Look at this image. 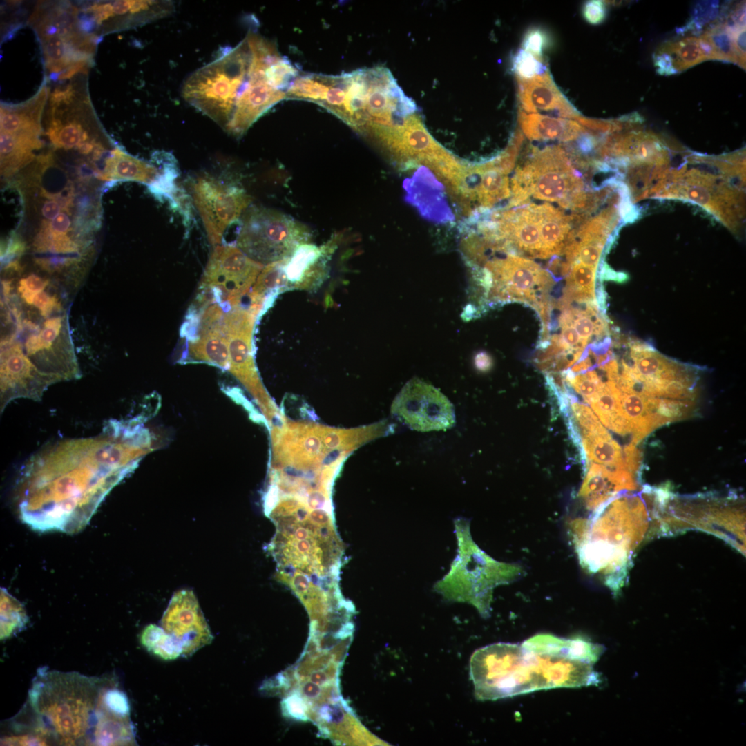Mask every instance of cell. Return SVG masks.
<instances>
[{"instance_id": "6da1fadb", "label": "cell", "mask_w": 746, "mask_h": 746, "mask_svg": "<svg viewBox=\"0 0 746 746\" xmlns=\"http://www.w3.org/2000/svg\"><path fill=\"white\" fill-rule=\"evenodd\" d=\"M152 450L151 434L140 417L109 420L94 437L46 445L19 474L21 519L39 531H79L111 490Z\"/></svg>"}, {"instance_id": "7a4b0ae2", "label": "cell", "mask_w": 746, "mask_h": 746, "mask_svg": "<svg viewBox=\"0 0 746 746\" xmlns=\"http://www.w3.org/2000/svg\"><path fill=\"white\" fill-rule=\"evenodd\" d=\"M281 57L274 43L249 30L236 46L224 48L188 77L182 97L230 134L242 136L286 99L267 76L268 68Z\"/></svg>"}, {"instance_id": "3957f363", "label": "cell", "mask_w": 746, "mask_h": 746, "mask_svg": "<svg viewBox=\"0 0 746 746\" xmlns=\"http://www.w3.org/2000/svg\"><path fill=\"white\" fill-rule=\"evenodd\" d=\"M585 643L537 635L521 644L497 643L479 649L472 663L475 687L484 700L598 682Z\"/></svg>"}, {"instance_id": "277c9868", "label": "cell", "mask_w": 746, "mask_h": 746, "mask_svg": "<svg viewBox=\"0 0 746 746\" xmlns=\"http://www.w3.org/2000/svg\"><path fill=\"white\" fill-rule=\"evenodd\" d=\"M112 682L107 678L41 668L28 694L35 733L64 745H135L130 716L115 714L105 702Z\"/></svg>"}, {"instance_id": "5b68a950", "label": "cell", "mask_w": 746, "mask_h": 746, "mask_svg": "<svg viewBox=\"0 0 746 746\" xmlns=\"http://www.w3.org/2000/svg\"><path fill=\"white\" fill-rule=\"evenodd\" d=\"M573 224L571 214L550 203L527 202L495 212L480 229L496 250L546 259L563 254Z\"/></svg>"}, {"instance_id": "8992f818", "label": "cell", "mask_w": 746, "mask_h": 746, "mask_svg": "<svg viewBox=\"0 0 746 746\" xmlns=\"http://www.w3.org/2000/svg\"><path fill=\"white\" fill-rule=\"evenodd\" d=\"M582 175L559 147L534 150L515 169L510 182L511 196L506 208L530 202V198L557 202L576 213L586 206Z\"/></svg>"}, {"instance_id": "52a82bcc", "label": "cell", "mask_w": 746, "mask_h": 746, "mask_svg": "<svg viewBox=\"0 0 746 746\" xmlns=\"http://www.w3.org/2000/svg\"><path fill=\"white\" fill-rule=\"evenodd\" d=\"M312 232L303 223L278 211L252 206L246 209L236 246L264 266L290 257L310 242Z\"/></svg>"}, {"instance_id": "ba28073f", "label": "cell", "mask_w": 746, "mask_h": 746, "mask_svg": "<svg viewBox=\"0 0 746 746\" xmlns=\"http://www.w3.org/2000/svg\"><path fill=\"white\" fill-rule=\"evenodd\" d=\"M1 335L16 338L32 365L54 383L81 376L68 314L48 318L30 330Z\"/></svg>"}, {"instance_id": "9c48e42d", "label": "cell", "mask_w": 746, "mask_h": 746, "mask_svg": "<svg viewBox=\"0 0 746 746\" xmlns=\"http://www.w3.org/2000/svg\"><path fill=\"white\" fill-rule=\"evenodd\" d=\"M482 282L492 300L522 302L537 312L549 303L547 293L554 284L550 274L537 263L511 254L488 261Z\"/></svg>"}, {"instance_id": "30bf717a", "label": "cell", "mask_w": 746, "mask_h": 746, "mask_svg": "<svg viewBox=\"0 0 746 746\" xmlns=\"http://www.w3.org/2000/svg\"><path fill=\"white\" fill-rule=\"evenodd\" d=\"M263 267L236 245H218L209 257L200 288L212 301L233 307L241 305Z\"/></svg>"}, {"instance_id": "8fae6325", "label": "cell", "mask_w": 746, "mask_h": 746, "mask_svg": "<svg viewBox=\"0 0 746 746\" xmlns=\"http://www.w3.org/2000/svg\"><path fill=\"white\" fill-rule=\"evenodd\" d=\"M192 195L209 241L216 246L221 243L226 229L240 218L251 202L240 186L208 175L193 182Z\"/></svg>"}, {"instance_id": "7c38bea8", "label": "cell", "mask_w": 746, "mask_h": 746, "mask_svg": "<svg viewBox=\"0 0 746 746\" xmlns=\"http://www.w3.org/2000/svg\"><path fill=\"white\" fill-rule=\"evenodd\" d=\"M256 321L252 314H244L227 324L228 370L252 396L270 427L282 418L283 414L266 390L255 364L253 333Z\"/></svg>"}, {"instance_id": "4fadbf2b", "label": "cell", "mask_w": 746, "mask_h": 746, "mask_svg": "<svg viewBox=\"0 0 746 746\" xmlns=\"http://www.w3.org/2000/svg\"><path fill=\"white\" fill-rule=\"evenodd\" d=\"M392 412L410 428L428 432L452 428L455 422L453 405L438 389L414 378L393 401Z\"/></svg>"}, {"instance_id": "5bb4252c", "label": "cell", "mask_w": 746, "mask_h": 746, "mask_svg": "<svg viewBox=\"0 0 746 746\" xmlns=\"http://www.w3.org/2000/svg\"><path fill=\"white\" fill-rule=\"evenodd\" d=\"M0 370L1 412L17 399L39 401L47 388L55 383L32 365L20 343L10 336H1Z\"/></svg>"}, {"instance_id": "9a60e30c", "label": "cell", "mask_w": 746, "mask_h": 746, "mask_svg": "<svg viewBox=\"0 0 746 746\" xmlns=\"http://www.w3.org/2000/svg\"><path fill=\"white\" fill-rule=\"evenodd\" d=\"M162 627L180 642L184 657L210 644L213 636L191 590L178 591L172 596L161 620Z\"/></svg>"}, {"instance_id": "2e32d148", "label": "cell", "mask_w": 746, "mask_h": 746, "mask_svg": "<svg viewBox=\"0 0 746 746\" xmlns=\"http://www.w3.org/2000/svg\"><path fill=\"white\" fill-rule=\"evenodd\" d=\"M343 237L334 233L320 246L307 242L299 246L292 255L283 260L287 291H314L329 276V262Z\"/></svg>"}, {"instance_id": "e0dca14e", "label": "cell", "mask_w": 746, "mask_h": 746, "mask_svg": "<svg viewBox=\"0 0 746 746\" xmlns=\"http://www.w3.org/2000/svg\"><path fill=\"white\" fill-rule=\"evenodd\" d=\"M43 86L37 93L23 103L1 105V133L39 136L40 119L47 100L48 90Z\"/></svg>"}, {"instance_id": "ac0fdd59", "label": "cell", "mask_w": 746, "mask_h": 746, "mask_svg": "<svg viewBox=\"0 0 746 746\" xmlns=\"http://www.w3.org/2000/svg\"><path fill=\"white\" fill-rule=\"evenodd\" d=\"M182 363H204L229 370V352L227 336L210 332L189 341L180 358Z\"/></svg>"}, {"instance_id": "d6986e66", "label": "cell", "mask_w": 746, "mask_h": 746, "mask_svg": "<svg viewBox=\"0 0 746 746\" xmlns=\"http://www.w3.org/2000/svg\"><path fill=\"white\" fill-rule=\"evenodd\" d=\"M159 173L154 166L115 149L107 160L104 176L109 180H133L149 186Z\"/></svg>"}, {"instance_id": "ffe728a7", "label": "cell", "mask_w": 746, "mask_h": 746, "mask_svg": "<svg viewBox=\"0 0 746 746\" xmlns=\"http://www.w3.org/2000/svg\"><path fill=\"white\" fill-rule=\"evenodd\" d=\"M581 433L582 447L589 460L614 470H626L621 448L605 428Z\"/></svg>"}, {"instance_id": "44dd1931", "label": "cell", "mask_w": 746, "mask_h": 746, "mask_svg": "<svg viewBox=\"0 0 746 746\" xmlns=\"http://www.w3.org/2000/svg\"><path fill=\"white\" fill-rule=\"evenodd\" d=\"M526 135L533 140H559L568 141L575 138L581 127L575 122L550 118L537 115L526 116L522 120Z\"/></svg>"}, {"instance_id": "7402d4cb", "label": "cell", "mask_w": 746, "mask_h": 746, "mask_svg": "<svg viewBox=\"0 0 746 746\" xmlns=\"http://www.w3.org/2000/svg\"><path fill=\"white\" fill-rule=\"evenodd\" d=\"M41 146L38 136L1 133V162L6 172H12L29 162L32 151Z\"/></svg>"}, {"instance_id": "603a6c76", "label": "cell", "mask_w": 746, "mask_h": 746, "mask_svg": "<svg viewBox=\"0 0 746 746\" xmlns=\"http://www.w3.org/2000/svg\"><path fill=\"white\" fill-rule=\"evenodd\" d=\"M568 268L561 300L567 303H594L596 268L579 262L571 264Z\"/></svg>"}, {"instance_id": "cb8c5ba5", "label": "cell", "mask_w": 746, "mask_h": 746, "mask_svg": "<svg viewBox=\"0 0 746 746\" xmlns=\"http://www.w3.org/2000/svg\"><path fill=\"white\" fill-rule=\"evenodd\" d=\"M612 487L618 490L613 479L612 471L602 465L591 463L579 495L588 507L592 508L609 495Z\"/></svg>"}, {"instance_id": "d4e9b609", "label": "cell", "mask_w": 746, "mask_h": 746, "mask_svg": "<svg viewBox=\"0 0 746 746\" xmlns=\"http://www.w3.org/2000/svg\"><path fill=\"white\" fill-rule=\"evenodd\" d=\"M659 50L668 55L675 73L681 72L705 60L698 38L689 37L664 43Z\"/></svg>"}, {"instance_id": "484cf974", "label": "cell", "mask_w": 746, "mask_h": 746, "mask_svg": "<svg viewBox=\"0 0 746 746\" xmlns=\"http://www.w3.org/2000/svg\"><path fill=\"white\" fill-rule=\"evenodd\" d=\"M140 642L149 652L165 660H174L182 655L180 642L162 627L153 624L143 629Z\"/></svg>"}, {"instance_id": "4316f807", "label": "cell", "mask_w": 746, "mask_h": 746, "mask_svg": "<svg viewBox=\"0 0 746 746\" xmlns=\"http://www.w3.org/2000/svg\"><path fill=\"white\" fill-rule=\"evenodd\" d=\"M0 611L1 640L10 638L25 628L28 618L23 605L4 588H1Z\"/></svg>"}, {"instance_id": "83f0119b", "label": "cell", "mask_w": 746, "mask_h": 746, "mask_svg": "<svg viewBox=\"0 0 746 746\" xmlns=\"http://www.w3.org/2000/svg\"><path fill=\"white\" fill-rule=\"evenodd\" d=\"M620 396V391L614 382L609 380L589 403L601 422L609 428L618 418L624 416Z\"/></svg>"}, {"instance_id": "f1b7e54d", "label": "cell", "mask_w": 746, "mask_h": 746, "mask_svg": "<svg viewBox=\"0 0 746 746\" xmlns=\"http://www.w3.org/2000/svg\"><path fill=\"white\" fill-rule=\"evenodd\" d=\"M712 50L713 59L727 61L738 64L734 39L729 26L719 24L702 35Z\"/></svg>"}, {"instance_id": "f546056e", "label": "cell", "mask_w": 746, "mask_h": 746, "mask_svg": "<svg viewBox=\"0 0 746 746\" xmlns=\"http://www.w3.org/2000/svg\"><path fill=\"white\" fill-rule=\"evenodd\" d=\"M564 373L565 374L564 380L588 403L597 396L604 384L594 371H590L584 374H573L568 370Z\"/></svg>"}, {"instance_id": "4dcf8cb0", "label": "cell", "mask_w": 746, "mask_h": 746, "mask_svg": "<svg viewBox=\"0 0 746 746\" xmlns=\"http://www.w3.org/2000/svg\"><path fill=\"white\" fill-rule=\"evenodd\" d=\"M536 87L526 88V93L524 95V104L528 106L530 108L528 110H533L534 107H539L542 109H548L550 106L557 102V97L555 93L553 92V89L545 85L537 84H535Z\"/></svg>"}, {"instance_id": "1f68e13d", "label": "cell", "mask_w": 746, "mask_h": 746, "mask_svg": "<svg viewBox=\"0 0 746 746\" xmlns=\"http://www.w3.org/2000/svg\"><path fill=\"white\" fill-rule=\"evenodd\" d=\"M515 68L520 75L529 78L541 70L542 65L529 52L521 50L516 59Z\"/></svg>"}, {"instance_id": "d6a6232c", "label": "cell", "mask_w": 746, "mask_h": 746, "mask_svg": "<svg viewBox=\"0 0 746 746\" xmlns=\"http://www.w3.org/2000/svg\"><path fill=\"white\" fill-rule=\"evenodd\" d=\"M48 740L35 733L13 735L1 738V745H46Z\"/></svg>"}, {"instance_id": "836d02e7", "label": "cell", "mask_w": 746, "mask_h": 746, "mask_svg": "<svg viewBox=\"0 0 746 746\" xmlns=\"http://www.w3.org/2000/svg\"><path fill=\"white\" fill-rule=\"evenodd\" d=\"M605 7L602 1H591L584 6V17L591 23L597 24L601 23L605 17Z\"/></svg>"}, {"instance_id": "e575fe53", "label": "cell", "mask_w": 746, "mask_h": 746, "mask_svg": "<svg viewBox=\"0 0 746 746\" xmlns=\"http://www.w3.org/2000/svg\"><path fill=\"white\" fill-rule=\"evenodd\" d=\"M624 461L625 466L629 470H636L640 460V454L636 444L633 442L628 444L624 450Z\"/></svg>"}, {"instance_id": "d590c367", "label": "cell", "mask_w": 746, "mask_h": 746, "mask_svg": "<svg viewBox=\"0 0 746 746\" xmlns=\"http://www.w3.org/2000/svg\"><path fill=\"white\" fill-rule=\"evenodd\" d=\"M543 44V37L538 32H531L525 41V47L527 50L533 53H540Z\"/></svg>"}, {"instance_id": "8d00e7d4", "label": "cell", "mask_w": 746, "mask_h": 746, "mask_svg": "<svg viewBox=\"0 0 746 746\" xmlns=\"http://www.w3.org/2000/svg\"><path fill=\"white\" fill-rule=\"evenodd\" d=\"M688 198L692 201L699 203L705 204L709 200V195L705 189L701 187H692L687 191Z\"/></svg>"}, {"instance_id": "74e56055", "label": "cell", "mask_w": 746, "mask_h": 746, "mask_svg": "<svg viewBox=\"0 0 746 746\" xmlns=\"http://www.w3.org/2000/svg\"><path fill=\"white\" fill-rule=\"evenodd\" d=\"M41 213L46 219H55L60 213L59 202L52 200L46 201L42 206Z\"/></svg>"}, {"instance_id": "f35d334b", "label": "cell", "mask_w": 746, "mask_h": 746, "mask_svg": "<svg viewBox=\"0 0 746 746\" xmlns=\"http://www.w3.org/2000/svg\"><path fill=\"white\" fill-rule=\"evenodd\" d=\"M477 365L481 370H488L491 365V360L488 354L481 353L477 356Z\"/></svg>"}]
</instances>
